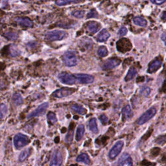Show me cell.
Returning <instances> with one entry per match:
<instances>
[{"label":"cell","instance_id":"cell-1","mask_svg":"<svg viewBox=\"0 0 166 166\" xmlns=\"http://www.w3.org/2000/svg\"><path fill=\"white\" fill-rule=\"evenodd\" d=\"M63 61L65 65L68 67L75 66L78 63V59L75 53L71 51L65 53L63 56Z\"/></svg>","mask_w":166,"mask_h":166},{"label":"cell","instance_id":"cell-2","mask_svg":"<svg viewBox=\"0 0 166 166\" xmlns=\"http://www.w3.org/2000/svg\"><path fill=\"white\" fill-rule=\"evenodd\" d=\"M58 78L62 83L65 84V85H72L78 83L77 79L75 75L66 73V72H62L60 73L58 76Z\"/></svg>","mask_w":166,"mask_h":166},{"label":"cell","instance_id":"cell-3","mask_svg":"<svg viewBox=\"0 0 166 166\" xmlns=\"http://www.w3.org/2000/svg\"><path fill=\"white\" fill-rule=\"evenodd\" d=\"M67 33L65 31L55 30L47 33L45 35V38L49 41H57L64 39Z\"/></svg>","mask_w":166,"mask_h":166},{"label":"cell","instance_id":"cell-4","mask_svg":"<svg viewBox=\"0 0 166 166\" xmlns=\"http://www.w3.org/2000/svg\"><path fill=\"white\" fill-rule=\"evenodd\" d=\"M29 142L30 139H29L28 137L22 134H16L14 138V145L17 149L23 147L29 143Z\"/></svg>","mask_w":166,"mask_h":166},{"label":"cell","instance_id":"cell-5","mask_svg":"<svg viewBox=\"0 0 166 166\" xmlns=\"http://www.w3.org/2000/svg\"><path fill=\"white\" fill-rule=\"evenodd\" d=\"M156 113V110L155 108H154V107L151 108L150 109L147 110L144 114H143L141 115L140 117L138 119V121H137V123L139 125L145 123L146 122H147L151 118H152V117L155 116Z\"/></svg>","mask_w":166,"mask_h":166},{"label":"cell","instance_id":"cell-6","mask_svg":"<svg viewBox=\"0 0 166 166\" xmlns=\"http://www.w3.org/2000/svg\"><path fill=\"white\" fill-rule=\"evenodd\" d=\"M124 145V143L123 141H119L115 144L114 147L111 149V150L110 151L109 156L110 159H114L118 156L119 154L121 152L122 150L123 147Z\"/></svg>","mask_w":166,"mask_h":166},{"label":"cell","instance_id":"cell-7","mask_svg":"<svg viewBox=\"0 0 166 166\" xmlns=\"http://www.w3.org/2000/svg\"><path fill=\"white\" fill-rule=\"evenodd\" d=\"M75 90L73 88H63L59 89V90H57L56 91H55L53 93V95L55 97L57 98H62L64 97H67V96H69L71 95L73 93Z\"/></svg>","mask_w":166,"mask_h":166},{"label":"cell","instance_id":"cell-8","mask_svg":"<svg viewBox=\"0 0 166 166\" xmlns=\"http://www.w3.org/2000/svg\"><path fill=\"white\" fill-rule=\"evenodd\" d=\"M117 48L119 51L127 52L131 50L132 45L129 40L126 38H122L117 42Z\"/></svg>","mask_w":166,"mask_h":166},{"label":"cell","instance_id":"cell-9","mask_svg":"<svg viewBox=\"0 0 166 166\" xmlns=\"http://www.w3.org/2000/svg\"><path fill=\"white\" fill-rule=\"evenodd\" d=\"M120 63H121V60L117 59V58H112V59H108L107 61L103 63V69L105 70L112 69L118 66Z\"/></svg>","mask_w":166,"mask_h":166},{"label":"cell","instance_id":"cell-10","mask_svg":"<svg viewBox=\"0 0 166 166\" xmlns=\"http://www.w3.org/2000/svg\"><path fill=\"white\" fill-rule=\"evenodd\" d=\"M62 162V156L61 151L56 150L53 153L50 166H61Z\"/></svg>","mask_w":166,"mask_h":166},{"label":"cell","instance_id":"cell-11","mask_svg":"<svg viewBox=\"0 0 166 166\" xmlns=\"http://www.w3.org/2000/svg\"><path fill=\"white\" fill-rule=\"evenodd\" d=\"M48 107H49V104H48L47 103H43V104L40 105L37 109L35 110L34 111H33L32 112L30 113V114L28 115L27 117L28 118H31V117L38 116V115L44 114L45 112V110H46L48 108Z\"/></svg>","mask_w":166,"mask_h":166},{"label":"cell","instance_id":"cell-12","mask_svg":"<svg viewBox=\"0 0 166 166\" xmlns=\"http://www.w3.org/2000/svg\"><path fill=\"white\" fill-rule=\"evenodd\" d=\"M79 83L81 84H90L92 83L94 78L90 75L88 74H75Z\"/></svg>","mask_w":166,"mask_h":166},{"label":"cell","instance_id":"cell-13","mask_svg":"<svg viewBox=\"0 0 166 166\" xmlns=\"http://www.w3.org/2000/svg\"><path fill=\"white\" fill-rule=\"evenodd\" d=\"M119 166H133L132 160L129 154L124 153L119 159Z\"/></svg>","mask_w":166,"mask_h":166},{"label":"cell","instance_id":"cell-14","mask_svg":"<svg viewBox=\"0 0 166 166\" xmlns=\"http://www.w3.org/2000/svg\"><path fill=\"white\" fill-rule=\"evenodd\" d=\"M161 65H162V61H161V60L159 59L155 60V61H153L150 64H149L147 70L148 73H152L153 72L157 71L158 69L160 68Z\"/></svg>","mask_w":166,"mask_h":166},{"label":"cell","instance_id":"cell-15","mask_svg":"<svg viewBox=\"0 0 166 166\" xmlns=\"http://www.w3.org/2000/svg\"><path fill=\"white\" fill-rule=\"evenodd\" d=\"M15 21L19 24V25L23 26V27H32L33 26V22L28 18H15Z\"/></svg>","mask_w":166,"mask_h":166},{"label":"cell","instance_id":"cell-16","mask_svg":"<svg viewBox=\"0 0 166 166\" xmlns=\"http://www.w3.org/2000/svg\"><path fill=\"white\" fill-rule=\"evenodd\" d=\"M101 27V25L96 21H90L88 23L87 28L89 32L92 34H95L99 30Z\"/></svg>","mask_w":166,"mask_h":166},{"label":"cell","instance_id":"cell-17","mask_svg":"<svg viewBox=\"0 0 166 166\" xmlns=\"http://www.w3.org/2000/svg\"><path fill=\"white\" fill-rule=\"evenodd\" d=\"M110 37V33L108 32V31L105 29H103L99 33V34L98 35L97 37V40L99 42H104L105 41H107Z\"/></svg>","mask_w":166,"mask_h":166},{"label":"cell","instance_id":"cell-18","mask_svg":"<svg viewBox=\"0 0 166 166\" xmlns=\"http://www.w3.org/2000/svg\"><path fill=\"white\" fill-rule=\"evenodd\" d=\"M77 161L78 162H83L84 163H85L86 165L90 164V160L88 155H86L85 153L81 154V155H79L77 158Z\"/></svg>","mask_w":166,"mask_h":166},{"label":"cell","instance_id":"cell-19","mask_svg":"<svg viewBox=\"0 0 166 166\" xmlns=\"http://www.w3.org/2000/svg\"><path fill=\"white\" fill-rule=\"evenodd\" d=\"M71 109L78 114H80L81 115H84L86 113V110L85 108L82 107V106L77 105V104H74L71 106Z\"/></svg>","mask_w":166,"mask_h":166},{"label":"cell","instance_id":"cell-20","mask_svg":"<svg viewBox=\"0 0 166 166\" xmlns=\"http://www.w3.org/2000/svg\"><path fill=\"white\" fill-rule=\"evenodd\" d=\"M133 21L136 25L140 26V27H145L147 25V21L143 18L140 17V16H136V17L134 18L133 19Z\"/></svg>","mask_w":166,"mask_h":166},{"label":"cell","instance_id":"cell-21","mask_svg":"<svg viewBox=\"0 0 166 166\" xmlns=\"http://www.w3.org/2000/svg\"><path fill=\"white\" fill-rule=\"evenodd\" d=\"M84 133H85V127L83 125H80L78 127L77 129V133H76V139L77 141H80L81 139L83 138L84 136Z\"/></svg>","mask_w":166,"mask_h":166},{"label":"cell","instance_id":"cell-22","mask_svg":"<svg viewBox=\"0 0 166 166\" xmlns=\"http://www.w3.org/2000/svg\"><path fill=\"white\" fill-rule=\"evenodd\" d=\"M89 127H90L91 131L94 134H97L99 132L97 123H96V119L95 118L91 119L90 121H89Z\"/></svg>","mask_w":166,"mask_h":166},{"label":"cell","instance_id":"cell-23","mask_svg":"<svg viewBox=\"0 0 166 166\" xmlns=\"http://www.w3.org/2000/svg\"><path fill=\"white\" fill-rule=\"evenodd\" d=\"M83 0H56L55 3L59 6H63L72 3H78Z\"/></svg>","mask_w":166,"mask_h":166},{"label":"cell","instance_id":"cell-24","mask_svg":"<svg viewBox=\"0 0 166 166\" xmlns=\"http://www.w3.org/2000/svg\"><path fill=\"white\" fill-rule=\"evenodd\" d=\"M123 115L125 117V119L130 118V117H132V111L131 110V108L130 107L129 105H127L123 108Z\"/></svg>","mask_w":166,"mask_h":166},{"label":"cell","instance_id":"cell-25","mask_svg":"<svg viewBox=\"0 0 166 166\" xmlns=\"http://www.w3.org/2000/svg\"><path fill=\"white\" fill-rule=\"evenodd\" d=\"M136 73H137V71L136 70V69H134V68H130L129 72L127 73V75L125 77V81H131V79H132L134 77H135Z\"/></svg>","mask_w":166,"mask_h":166},{"label":"cell","instance_id":"cell-26","mask_svg":"<svg viewBox=\"0 0 166 166\" xmlns=\"http://www.w3.org/2000/svg\"><path fill=\"white\" fill-rule=\"evenodd\" d=\"M30 153H31V151L29 149H25V150L23 151L20 154V157H19V160H20V161H21V162H23V161L25 160L26 158L29 156Z\"/></svg>","mask_w":166,"mask_h":166},{"label":"cell","instance_id":"cell-27","mask_svg":"<svg viewBox=\"0 0 166 166\" xmlns=\"http://www.w3.org/2000/svg\"><path fill=\"white\" fill-rule=\"evenodd\" d=\"M5 37L8 40H15L18 38V35L16 33L11 31V32H7L6 33H5Z\"/></svg>","mask_w":166,"mask_h":166},{"label":"cell","instance_id":"cell-28","mask_svg":"<svg viewBox=\"0 0 166 166\" xmlns=\"http://www.w3.org/2000/svg\"><path fill=\"white\" fill-rule=\"evenodd\" d=\"M13 101L16 105H20L23 103V99L19 93H16L13 96Z\"/></svg>","mask_w":166,"mask_h":166},{"label":"cell","instance_id":"cell-29","mask_svg":"<svg viewBox=\"0 0 166 166\" xmlns=\"http://www.w3.org/2000/svg\"><path fill=\"white\" fill-rule=\"evenodd\" d=\"M73 127H74V123H71L70 127H69V131L68 135H67L66 139L67 141H71L72 140V138H73Z\"/></svg>","mask_w":166,"mask_h":166},{"label":"cell","instance_id":"cell-30","mask_svg":"<svg viewBox=\"0 0 166 166\" xmlns=\"http://www.w3.org/2000/svg\"><path fill=\"white\" fill-rule=\"evenodd\" d=\"M97 53L100 57H106L108 55L107 48L105 46L100 47L99 48V49L97 51Z\"/></svg>","mask_w":166,"mask_h":166},{"label":"cell","instance_id":"cell-31","mask_svg":"<svg viewBox=\"0 0 166 166\" xmlns=\"http://www.w3.org/2000/svg\"><path fill=\"white\" fill-rule=\"evenodd\" d=\"M47 117L50 121V122H51L52 124H55V123L57 122V119L56 117V115H55V114H54L53 112H50L48 113Z\"/></svg>","mask_w":166,"mask_h":166},{"label":"cell","instance_id":"cell-32","mask_svg":"<svg viewBox=\"0 0 166 166\" xmlns=\"http://www.w3.org/2000/svg\"><path fill=\"white\" fill-rule=\"evenodd\" d=\"M7 113V108L5 105H1V119H3V117L5 116Z\"/></svg>","mask_w":166,"mask_h":166},{"label":"cell","instance_id":"cell-33","mask_svg":"<svg viewBox=\"0 0 166 166\" xmlns=\"http://www.w3.org/2000/svg\"><path fill=\"white\" fill-rule=\"evenodd\" d=\"M84 14H85V12L83 11H76L72 13V15L77 18H83L84 16Z\"/></svg>","mask_w":166,"mask_h":166},{"label":"cell","instance_id":"cell-34","mask_svg":"<svg viewBox=\"0 0 166 166\" xmlns=\"http://www.w3.org/2000/svg\"><path fill=\"white\" fill-rule=\"evenodd\" d=\"M98 16L97 13L95 10H92L90 13L88 14L87 18H97Z\"/></svg>","mask_w":166,"mask_h":166},{"label":"cell","instance_id":"cell-35","mask_svg":"<svg viewBox=\"0 0 166 166\" xmlns=\"http://www.w3.org/2000/svg\"><path fill=\"white\" fill-rule=\"evenodd\" d=\"M150 92H151V89L149 88V87L143 88L142 90H141V94H143V95H145V96L149 95V94L150 93Z\"/></svg>","mask_w":166,"mask_h":166},{"label":"cell","instance_id":"cell-36","mask_svg":"<svg viewBox=\"0 0 166 166\" xmlns=\"http://www.w3.org/2000/svg\"><path fill=\"white\" fill-rule=\"evenodd\" d=\"M127 28H125V27H121V29H120L119 32H118L119 35L120 36L125 35L127 34Z\"/></svg>","mask_w":166,"mask_h":166},{"label":"cell","instance_id":"cell-37","mask_svg":"<svg viewBox=\"0 0 166 166\" xmlns=\"http://www.w3.org/2000/svg\"><path fill=\"white\" fill-rule=\"evenodd\" d=\"M153 3L156 5H162L163 3H165L166 0H150Z\"/></svg>","mask_w":166,"mask_h":166},{"label":"cell","instance_id":"cell-38","mask_svg":"<svg viewBox=\"0 0 166 166\" xmlns=\"http://www.w3.org/2000/svg\"><path fill=\"white\" fill-rule=\"evenodd\" d=\"M100 120H101V121L102 122L103 124H106L108 122L107 117L105 115H103L100 117Z\"/></svg>","mask_w":166,"mask_h":166},{"label":"cell","instance_id":"cell-39","mask_svg":"<svg viewBox=\"0 0 166 166\" xmlns=\"http://www.w3.org/2000/svg\"><path fill=\"white\" fill-rule=\"evenodd\" d=\"M161 38L163 42L165 43V44L166 45V33H163L162 37H161Z\"/></svg>","mask_w":166,"mask_h":166},{"label":"cell","instance_id":"cell-40","mask_svg":"<svg viewBox=\"0 0 166 166\" xmlns=\"http://www.w3.org/2000/svg\"><path fill=\"white\" fill-rule=\"evenodd\" d=\"M162 18L163 20L166 21V11H164L162 14Z\"/></svg>","mask_w":166,"mask_h":166}]
</instances>
